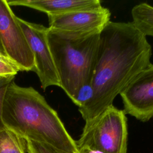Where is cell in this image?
I'll return each mask as SVG.
<instances>
[{
	"instance_id": "obj_1",
	"label": "cell",
	"mask_w": 153,
	"mask_h": 153,
	"mask_svg": "<svg viewBox=\"0 0 153 153\" xmlns=\"http://www.w3.org/2000/svg\"><path fill=\"white\" fill-rule=\"evenodd\" d=\"M152 48L132 22H109L99 35L86 99L78 107L85 124L112 105L130 81L151 64Z\"/></svg>"
},
{
	"instance_id": "obj_2",
	"label": "cell",
	"mask_w": 153,
	"mask_h": 153,
	"mask_svg": "<svg viewBox=\"0 0 153 153\" xmlns=\"http://www.w3.org/2000/svg\"><path fill=\"white\" fill-rule=\"evenodd\" d=\"M3 125L23 137L49 145L66 153H79L75 140L66 130L57 112L32 87L13 81L2 106Z\"/></svg>"
},
{
	"instance_id": "obj_3",
	"label": "cell",
	"mask_w": 153,
	"mask_h": 153,
	"mask_svg": "<svg viewBox=\"0 0 153 153\" xmlns=\"http://www.w3.org/2000/svg\"><path fill=\"white\" fill-rule=\"evenodd\" d=\"M99 35L48 29V44L60 87L78 107L88 94Z\"/></svg>"
},
{
	"instance_id": "obj_4",
	"label": "cell",
	"mask_w": 153,
	"mask_h": 153,
	"mask_svg": "<svg viewBox=\"0 0 153 153\" xmlns=\"http://www.w3.org/2000/svg\"><path fill=\"white\" fill-rule=\"evenodd\" d=\"M124 110L113 105L92 121L85 124L78 140V150L88 148L103 153H127V118Z\"/></svg>"
},
{
	"instance_id": "obj_5",
	"label": "cell",
	"mask_w": 153,
	"mask_h": 153,
	"mask_svg": "<svg viewBox=\"0 0 153 153\" xmlns=\"http://www.w3.org/2000/svg\"><path fill=\"white\" fill-rule=\"evenodd\" d=\"M0 41L5 54L21 71H33V54L17 16L7 0H0Z\"/></svg>"
},
{
	"instance_id": "obj_6",
	"label": "cell",
	"mask_w": 153,
	"mask_h": 153,
	"mask_svg": "<svg viewBox=\"0 0 153 153\" xmlns=\"http://www.w3.org/2000/svg\"><path fill=\"white\" fill-rule=\"evenodd\" d=\"M34 58L35 72L39 78L42 88L50 86L60 87V82L52 54L49 47L47 33L48 27L26 21L17 17Z\"/></svg>"
},
{
	"instance_id": "obj_7",
	"label": "cell",
	"mask_w": 153,
	"mask_h": 153,
	"mask_svg": "<svg viewBox=\"0 0 153 153\" xmlns=\"http://www.w3.org/2000/svg\"><path fill=\"white\" fill-rule=\"evenodd\" d=\"M124 111L142 122L153 117V64L136 75L120 94Z\"/></svg>"
},
{
	"instance_id": "obj_8",
	"label": "cell",
	"mask_w": 153,
	"mask_h": 153,
	"mask_svg": "<svg viewBox=\"0 0 153 153\" xmlns=\"http://www.w3.org/2000/svg\"><path fill=\"white\" fill-rule=\"evenodd\" d=\"M48 17V27L53 29L78 33H100L110 22L111 12L102 7L91 10L49 15Z\"/></svg>"
},
{
	"instance_id": "obj_9",
	"label": "cell",
	"mask_w": 153,
	"mask_h": 153,
	"mask_svg": "<svg viewBox=\"0 0 153 153\" xmlns=\"http://www.w3.org/2000/svg\"><path fill=\"white\" fill-rule=\"evenodd\" d=\"M7 2L10 7H27L44 12L47 16L91 10L103 7L99 0H13Z\"/></svg>"
},
{
	"instance_id": "obj_10",
	"label": "cell",
	"mask_w": 153,
	"mask_h": 153,
	"mask_svg": "<svg viewBox=\"0 0 153 153\" xmlns=\"http://www.w3.org/2000/svg\"><path fill=\"white\" fill-rule=\"evenodd\" d=\"M131 22L136 29L145 36L153 37V6L142 2L131 10Z\"/></svg>"
},
{
	"instance_id": "obj_11",
	"label": "cell",
	"mask_w": 153,
	"mask_h": 153,
	"mask_svg": "<svg viewBox=\"0 0 153 153\" xmlns=\"http://www.w3.org/2000/svg\"><path fill=\"white\" fill-rule=\"evenodd\" d=\"M0 153H27L25 139L5 126L1 127Z\"/></svg>"
},
{
	"instance_id": "obj_12",
	"label": "cell",
	"mask_w": 153,
	"mask_h": 153,
	"mask_svg": "<svg viewBox=\"0 0 153 153\" xmlns=\"http://www.w3.org/2000/svg\"><path fill=\"white\" fill-rule=\"evenodd\" d=\"M20 71V68L14 61L0 53V78H14Z\"/></svg>"
},
{
	"instance_id": "obj_13",
	"label": "cell",
	"mask_w": 153,
	"mask_h": 153,
	"mask_svg": "<svg viewBox=\"0 0 153 153\" xmlns=\"http://www.w3.org/2000/svg\"><path fill=\"white\" fill-rule=\"evenodd\" d=\"M25 148L27 153H66L49 145L27 139H25Z\"/></svg>"
},
{
	"instance_id": "obj_14",
	"label": "cell",
	"mask_w": 153,
	"mask_h": 153,
	"mask_svg": "<svg viewBox=\"0 0 153 153\" xmlns=\"http://www.w3.org/2000/svg\"><path fill=\"white\" fill-rule=\"evenodd\" d=\"M14 78H0V128L4 126L1 119L2 106L4 97L8 85L13 81H14Z\"/></svg>"
},
{
	"instance_id": "obj_15",
	"label": "cell",
	"mask_w": 153,
	"mask_h": 153,
	"mask_svg": "<svg viewBox=\"0 0 153 153\" xmlns=\"http://www.w3.org/2000/svg\"><path fill=\"white\" fill-rule=\"evenodd\" d=\"M79 153H103L99 151L88 148H81L78 149Z\"/></svg>"
},
{
	"instance_id": "obj_16",
	"label": "cell",
	"mask_w": 153,
	"mask_h": 153,
	"mask_svg": "<svg viewBox=\"0 0 153 153\" xmlns=\"http://www.w3.org/2000/svg\"><path fill=\"white\" fill-rule=\"evenodd\" d=\"M0 53H2V54H5V51H4V48H3V47H2V44H1V41H0ZM5 55H6V54H5ZM6 56H7V55H6Z\"/></svg>"
}]
</instances>
